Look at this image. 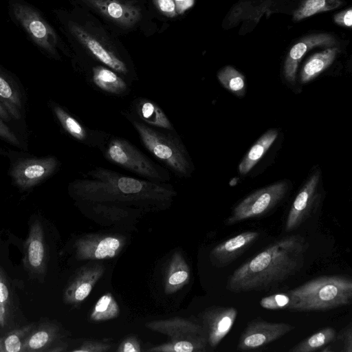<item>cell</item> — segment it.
Wrapping results in <instances>:
<instances>
[{
    "mask_svg": "<svg viewBox=\"0 0 352 352\" xmlns=\"http://www.w3.org/2000/svg\"><path fill=\"white\" fill-rule=\"evenodd\" d=\"M305 239L299 234L287 236L235 270L226 289L242 293L270 289L296 274L304 265Z\"/></svg>",
    "mask_w": 352,
    "mask_h": 352,
    "instance_id": "cell-1",
    "label": "cell"
},
{
    "mask_svg": "<svg viewBox=\"0 0 352 352\" xmlns=\"http://www.w3.org/2000/svg\"><path fill=\"white\" fill-rule=\"evenodd\" d=\"M69 188L80 197L96 200H164L175 194L164 182L138 179L104 168L89 171L86 178L74 181Z\"/></svg>",
    "mask_w": 352,
    "mask_h": 352,
    "instance_id": "cell-2",
    "label": "cell"
},
{
    "mask_svg": "<svg viewBox=\"0 0 352 352\" xmlns=\"http://www.w3.org/2000/svg\"><path fill=\"white\" fill-rule=\"evenodd\" d=\"M292 297L289 310L327 311L349 305L352 280L342 275L322 276L288 292Z\"/></svg>",
    "mask_w": 352,
    "mask_h": 352,
    "instance_id": "cell-3",
    "label": "cell"
},
{
    "mask_svg": "<svg viewBox=\"0 0 352 352\" xmlns=\"http://www.w3.org/2000/svg\"><path fill=\"white\" fill-rule=\"evenodd\" d=\"M126 117L137 131L144 146L155 158L179 177L190 175L192 167L188 153L173 132L157 130L131 114Z\"/></svg>",
    "mask_w": 352,
    "mask_h": 352,
    "instance_id": "cell-4",
    "label": "cell"
},
{
    "mask_svg": "<svg viewBox=\"0 0 352 352\" xmlns=\"http://www.w3.org/2000/svg\"><path fill=\"white\" fill-rule=\"evenodd\" d=\"M103 154L110 162L149 181L163 183L169 180V175L165 169L153 162L124 139L113 138L105 146Z\"/></svg>",
    "mask_w": 352,
    "mask_h": 352,
    "instance_id": "cell-5",
    "label": "cell"
},
{
    "mask_svg": "<svg viewBox=\"0 0 352 352\" xmlns=\"http://www.w3.org/2000/svg\"><path fill=\"white\" fill-rule=\"evenodd\" d=\"M287 190V184L281 182L256 190L234 208L226 224L230 226L263 215L283 199Z\"/></svg>",
    "mask_w": 352,
    "mask_h": 352,
    "instance_id": "cell-6",
    "label": "cell"
},
{
    "mask_svg": "<svg viewBox=\"0 0 352 352\" xmlns=\"http://www.w3.org/2000/svg\"><path fill=\"white\" fill-rule=\"evenodd\" d=\"M59 162L54 156L29 157L16 162L12 166L10 176L19 188H31L52 176Z\"/></svg>",
    "mask_w": 352,
    "mask_h": 352,
    "instance_id": "cell-7",
    "label": "cell"
},
{
    "mask_svg": "<svg viewBox=\"0 0 352 352\" xmlns=\"http://www.w3.org/2000/svg\"><path fill=\"white\" fill-rule=\"evenodd\" d=\"M13 14L32 40L49 53L54 54L57 36L53 28L32 8L19 3L12 5Z\"/></svg>",
    "mask_w": 352,
    "mask_h": 352,
    "instance_id": "cell-8",
    "label": "cell"
},
{
    "mask_svg": "<svg viewBox=\"0 0 352 352\" xmlns=\"http://www.w3.org/2000/svg\"><path fill=\"white\" fill-rule=\"evenodd\" d=\"M294 329L295 327L289 323L253 320L241 333L236 349L247 351L260 348L284 336Z\"/></svg>",
    "mask_w": 352,
    "mask_h": 352,
    "instance_id": "cell-9",
    "label": "cell"
},
{
    "mask_svg": "<svg viewBox=\"0 0 352 352\" xmlns=\"http://www.w3.org/2000/svg\"><path fill=\"white\" fill-rule=\"evenodd\" d=\"M336 39L328 33H316L303 36L290 49L284 64V76L289 82L296 80V70L299 63L305 54L316 47L335 46Z\"/></svg>",
    "mask_w": 352,
    "mask_h": 352,
    "instance_id": "cell-10",
    "label": "cell"
},
{
    "mask_svg": "<svg viewBox=\"0 0 352 352\" xmlns=\"http://www.w3.org/2000/svg\"><path fill=\"white\" fill-rule=\"evenodd\" d=\"M46 256L43 226L36 220L30 226L25 241L23 265L32 274H44L46 270Z\"/></svg>",
    "mask_w": 352,
    "mask_h": 352,
    "instance_id": "cell-11",
    "label": "cell"
},
{
    "mask_svg": "<svg viewBox=\"0 0 352 352\" xmlns=\"http://www.w3.org/2000/svg\"><path fill=\"white\" fill-rule=\"evenodd\" d=\"M259 232L245 231L215 246L210 252L213 265L225 267L239 257L258 239Z\"/></svg>",
    "mask_w": 352,
    "mask_h": 352,
    "instance_id": "cell-12",
    "label": "cell"
},
{
    "mask_svg": "<svg viewBox=\"0 0 352 352\" xmlns=\"http://www.w3.org/2000/svg\"><path fill=\"white\" fill-rule=\"evenodd\" d=\"M238 314L233 307H214L204 315V323L207 327L208 342L210 346L216 348L222 339L231 330Z\"/></svg>",
    "mask_w": 352,
    "mask_h": 352,
    "instance_id": "cell-13",
    "label": "cell"
},
{
    "mask_svg": "<svg viewBox=\"0 0 352 352\" xmlns=\"http://www.w3.org/2000/svg\"><path fill=\"white\" fill-rule=\"evenodd\" d=\"M108 19L124 26L134 25L142 16L136 6L120 0H82Z\"/></svg>",
    "mask_w": 352,
    "mask_h": 352,
    "instance_id": "cell-14",
    "label": "cell"
},
{
    "mask_svg": "<svg viewBox=\"0 0 352 352\" xmlns=\"http://www.w3.org/2000/svg\"><path fill=\"white\" fill-rule=\"evenodd\" d=\"M69 29L72 34L100 62L116 72L126 74L125 63L114 54L106 49L95 37L81 26L71 24Z\"/></svg>",
    "mask_w": 352,
    "mask_h": 352,
    "instance_id": "cell-15",
    "label": "cell"
},
{
    "mask_svg": "<svg viewBox=\"0 0 352 352\" xmlns=\"http://www.w3.org/2000/svg\"><path fill=\"white\" fill-rule=\"evenodd\" d=\"M319 181L318 173L313 175L296 197L288 213L285 230L290 232L300 226L307 217Z\"/></svg>",
    "mask_w": 352,
    "mask_h": 352,
    "instance_id": "cell-16",
    "label": "cell"
},
{
    "mask_svg": "<svg viewBox=\"0 0 352 352\" xmlns=\"http://www.w3.org/2000/svg\"><path fill=\"white\" fill-rule=\"evenodd\" d=\"M120 246V240L113 236L86 238L77 241L76 253L81 259H104L113 257Z\"/></svg>",
    "mask_w": 352,
    "mask_h": 352,
    "instance_id": "cell-17",
    "label": "cell"
},
{
    "mask_svg": "<svg viewBox=\"0 0 352 352\" xmlns=\"http://www.w3.org/2000/svg\"><path fill=\"white\" fill-rule=\"evenodd\" d=\"M102 268L98 266L80 270L65 289L63 296L65 302L78 304L84 300L102 275Z\"/></svg>",
    "mask_w": 352,
    "mask_h": 352,
    "instance_id": "cell-18",
    "label": "cell"
},
{
    "mask_svg": "<svg viewBox=\"0 0 352 352\" xmlns=\"http://www.w3.org/2000/svg\"><path fill=\"white\" fill-rule=\"evenodd\" d=\"M52 110L63 129L74 139L91 146L104 142L102 133L87 129L61 107L54 104Z\"/></svg>",
    "mask_w": 352,
    "mask_h": 352,
    "instance_id": "cell-19",
    "label": "cell"
},
{
    "mask_svg": "<svg viewBox=\"0 0 352 352\" xmlns=\"http://www.w3.org/2000/svg\"><path fill=\"white\" fill-rule=\"evenodd\" d=\"M132 107L135 117L143 123L166 131H175L168 118L154 102L146 98H138L133 102Z\"/></svg>",
    "mask_w": 352,
    "mask_h": 352,
    "instance_id": "cell-20",
    "label": "cell"
},
{
    "mask_svg": "<svg viewBox=\"0 0 352 352\" xmlns=\"http://www.w3.org/2000/svg\"><path fill=\"white\" fill-rule=\"evenodd\" d=\"M58 336L57 327L50 322L35 326L24 340L22 352L47 351Z\"/></svg>",
    "mask_w": 352,
    "mask_h": 352,
    "instance_id": "cell-21",
    "label": "cell"
},
{
    "mask_svg": "<svg viewBox=\"0 0 352 352\" xmlns=\"http://www.w3.org/2000/svg\"><path fill=\"white\" fill-rule=\"evenodd\" d=\"M338 52V47L332 46L314 54L306 61L301 69L300 81L309 82L324 71L334 61Z\"/></svg>",
    "mask_w": 352,
    "mask_h": 352,
    "instance_id": "cell-22",
    "label": "cell"
},
{
    "mask_svg": "<svg viewBox=\"0 0 352 352\" xmlns=\"http://www.w3.org/2000/svg\"><path fill=\"white\" fill-rule=\"evenodd\" d=\"M92 80L101 90L114 95H124L129 91L125 81L112 70L102 66L93 68Z\"/></svg>",
    "mask_w": 352,
    "mask_h": 352,
    "instance_id": "cell-23",
    "label": "cell"
},
{
    "mask_svg": "<svg viewBox=\"0 0 352 352\" xmlns=\"http://www.w3.org/2000/svg\"><path fill=\"white\" fill-rule=\"evenodd\" d=\"M277 135L276 130L270 129L258 140L240 163L239 170L241 174L248 173L257 164L275 141Z\"/></svg>",
    "mask_w": 352,
    "mask_h": 352,
    "instance_id": "cell-24",
    "label": "cell"
},
{
    "mask_svg": "<svg viewBox=\"0 0 352 352\" xmlns=\"http://www.w3.org/2000/svg\"><path fill=\"white\" fill-rule=\"evenodd\" d=\"M0 102L10 117L20 119L22 100L19 91L11 82L0 73Z\"/></svg>",
    "mask_w": 352,
    "mask_h": 352,
    "instance_id": "cell-25",
    "label": "cell"
},
{
    "mask_svg": "<svg viewBox=\"0 0 352 352\" xmlns=\"http://www.w3.org/2000/svg\"><path fill=\"white\" fill-rule=\"evenodd\" d=\"M336 338V331L331 327L322 328L302 340L289 351L291 352H312L332 342Z\"/></svg>",
    "mask_w": 352,
    "mask_h": 352,
    "instance_id": "cell-26",
    "label": "cell"
},
{
    "mask_svg": "<svg viewBox=\"0 0 352 352\" xmlns=\"http://www.w3.org/2000/svg\"><path fill=\"white\" fill-rule=\"evenodd\" d=\"M341 4L340 0H305L294 12V19L299 21L316 14L336 9Z\"/></svg>",
    "mask_w": 352,
    "mask_h": 352,
    "instance_id": "cell-27",
    "label": "cell"
},
{
    "mask_svg": "<svg viewBox=\"0 0 352 352\" xmlns=\"http://www.w3.org/2000/svg\"><path fill=\"white\" fill-rule=\"evenodd\" d=\"M34 327L30 324L14 329L0 338V352H22L26 336Z\"/></svg>",
    "mask_w": 352,
    "mask_h": 352,
    "instance_id": "cell-28",
    "label": "cell"
},
{
    "mask_svg": "<svg viewBox=\"0 0 352 352\" xmlns=\"http://www.w3.org/2000/svg\"><path fill=\"white\" fill-rule=\"evenodd\" d=\"M217 77L220 82L229 91L239 96L245 92V78L232 66L228 65L219 71Z\"/></svg>",
    "mask_w": 352,
    "mask_h": 352,
    "instance_id": "cell-29",
    "label": "cell"
},
{
    "mask_svg": "<svg viewBox=\"0 0 352 352\" xmlns=\"http://www.w3.org/2000/svg\"><path fill=\"white\" fill-rule=\"evenodd\" d=\"M119 314V307L113 296L104 294L97 301L91 314V318L95 321L106 320L116 317Z\"/></svg>",
    "mask_w": 352,
    "mask_h": 352,
    "instance_id": "cell-30",
    "label": "cell"
},
{
    "mask_svg": "<svg viewBox=\"0 0 352 352\" xmlns=\"http://www.w3.org/2000/svg\"><path fill=\"white\" fill-rule=\"evenodd\" d=\"M189 280V270L182 258L177 257L171 264L166 279V288L171 289L185 285Z\"/></svg>",
    "mask_w": 352,
    "mask_h": 352,
    "instance_id": "cell-31",
    "label": "cell"
},
{
    "mask_svg": "<svg viewBox=\"0 0 352 352\" xmlns=\"http://www.w3.org/2000/svg\"><path fill=\"white\" fill-rule=\"evenodd\" d=\"M11 295L9 283L0 267V327L7 325L10 314Z\"/></svg>",
    "mask_w": 352,
    "mask_h": 352,
    "instance_id": "cell-32",
    "label": "cell"
},
{
    "mask_svg": "<svg viewBox=\"0 0 352 352\" xmlns=\"http://www.w3.org/2000/svg\"><path fill=\"white\" fill-rule=\"evenodd\" d=\"M260 305L270 310L290 309L292 297L288 292L270 295L263 298Z\"/></svg>",
    "mask_w": 352,
    "mask_h": 352,
    "instance_id": "cell-33",
    "label": "cell"
},
{
    "mask_svg": "<svg viewBox=\"0 0 352 352\" xmlns=\"http://www.w3.org/2000/svg\"><path fill=\"white\" fill-rule=\"evenodd\" d=\"M156 8L164 15L173 18L177 16L174 0H153Z\"/></svg>",
    "mask_w": 352,
    "mask_h": 352,
    "instance_id": "cell-34",
    "label": "cell"
},
{
    "mask_svg": "<svg viewBox=\"0 0 352 352\" xmlns=\"http://www.w3.org/2000/svg\"><path fill=\"white\" fill-rule=\"evenodd\" d=\"M0 138L12 144L19 146L20 142L19 139L12 132V131L4 123L3 120L0 118Z\"/></svg>",
    "mask_w": 352,
    "mask_h": 352,
    "instance_id": "cell-35",
    "label": "cell"
},
{
    "mask_svg": "<svg viewBox=\"0 0 352 352\" xmlns=\"http://www.w3.org/2000/svg\"><path fill=\"white\" fill-rule=\"evenodd\" d=\"M170 349H168L166 351H173L176 352H192L195 350H202L203 346L194 344L192 342L187 340L179 341L173 344Z\"/></svg>",
    "mask_w": 352,
    "mask_h": 352,
    "instance_id": "cell-36",
    "label": "cell"
},
{
    "mask_svg": "<svg viewBox=\"0 0 352 352\" xmlns=\"http://www.w3.org/2000/svg\"><path fill=\"white\" fill-rule=\"evenodd\" d=\"M333 20L336 23L342 27L350 28L352 25V9H349L341 11L333 16Z\"/></svg>",
    "mask_w": 352,
    "mask_h": 352,
    "instance_id": "cell-37",
    "label": "cell"
},
{
    "mask_svg": "<svg viewBox=\"0 0 352 352\" xmlns=\"http://www.w3.org/2000/svg\"><path fill=\"white\" fill-rule=\"evenodd\" d=\"M174 2L177 14H182L194 6L195 0H174Z\"/></svg>",
    "mask_w": 352,
    "mask_h": 352,
    "instance_id": "cell-38",
    "label": "cell"
},
{
    "mask_svg": "<svg viewBox=\"0 0 352 352\" xmlns=\"http://www.w3.org/2000/svg\"><path fill=\"white\" fill-rule=\"evenodd\" d=\"M342 338L344 341V351L351 352L352 351V343H351V327L349 324L346 329H342Z\"/></svg>",
    "mask_w": 352,
    "mask_h": 352,
    "instance_id": "cell-39",
    "label": "cell"
},
{
    "mask_svg": "<svg viewBox=\"0 0 352 352\" xmlns=\"http://www.w3.org/2000/svg\"><path fill=\"white\" fill-rule=\"evenodd\" d=\"M120 351L124 352H138L140 351V348L135 341L129 340L123 342Z\"/></svg>",
    "mask_w": 352,
    "mask_h": 352,
    "instance_id": "cell-40",
    "label": "cell"
},
{
    "mask_svg": "<svg viewBox=\"0 0 352 352\" xmlns=\"http://www.w3.org/2000/svg\"><path fill=\"white\" fill-rule=\"evenodd\" d=\"M0 118L5 121H9L11 118L10 116L0 102Z\"/></svg>",
    "mask_w": 352,
    "mask_h": 352,
    "instance_id": "cell-41",
    "label": "cell"
}]
</instances>
